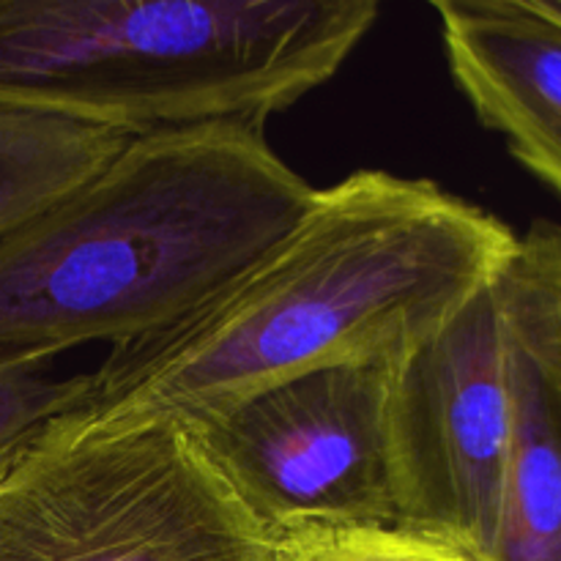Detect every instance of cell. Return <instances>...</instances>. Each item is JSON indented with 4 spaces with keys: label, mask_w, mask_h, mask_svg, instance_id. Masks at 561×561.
Here are the masks:
<instances>
[{
    "label": "cell",
    "mask_w": 561,
    "mask_h": 561,
    "mask_svg": "<svg viewBox=\"0 0 561 561\" xmlns=\"http://www.w3.org/2000/svg\"><path fill=\"white\" fill-rule=\"evenodd\" d=\"M518 241L436 181L356 170L203 310L110 351L82 409L197 416L301 373L400 365L502 279Z\"/></svg>",
    "instance_id": "cell-1"
},
{
    "label": "cell",
    "mask_w": 561,
    "mask_h": 561,
    "mask_svg": "<svg viewBox=\"0 0 561 561\" xmlns=\"http://www.w3.org/2000/svg\"><path fill=\"white\" fill-rule=\"evenodd\" d=\"M316 186L266 126L131 137L0 239V351H110L179 327L255 266Z\"/></svg>",
    "instance_id": "cell-2"
},
{
    "label": "cell",
    "mask_w": 561,
    "mask_h": 561,
    "mask_svg": "<svg viewBox=\"0 0 561 561\" xmlns=\"http://www.w3.org/2000/svg\"><path fill=\"white\" fill-rule=\"evenodd\" d=\"M376 0H0V102L126 137L266 126L327 85Z\"/></svg>",
    "instance_id": "cell-3"
},
{
    "label": "cell",
    "mask_w": 561,
    "mask_h": 561,
    "mask_svg": "<svg viewBox=\"0 0 561 561\" xmlns=\"http://www.w3.org/2000/svg\"><path fill=\"white\" fill-rule=\"evenodd\" d=\"M190 420L77 409L0 460V561H277Z\"/></svg>",
    "instance_id": "cell-4"
},
{
    "label": "cell",
    "mask_w": 561,
    "mask_h": 561,
    "mask_svg": "<svg viewBox=\"0 0 561 561\" xmlns=\"http://www.w3.org/2000/svg\"><path fill=\"white\" fill-rule=\"evenodd\" d=\"M389 362L323 367L184 416L279 540L403 524Z\"/></svg>",
    "instance_id": "cell-5"
},
{
    "label": "cell",
    "mask_w": 561,
    "mask_h": 561,
    "mask_svg": "<svg viewBox=\"0 0 561 561\" xmlns=\"http://www.w3.org/2000/svg\"><path fill=\"white\" fill-rule=\"evenodd\" d=\"M513 425L499 279L398 365L394 438L403 524L455 537L493 561Z\"/></svg>",
    "instance_id": "cell-6"
},
{
    "label": "cell",
    "mask_w": 561,
    "mask_h": 561,
    "mask_svg": "<svg viewBox=\"0 0 561 561\" xmlns=\"http://www.w3.org/2000/svg\"><path fill=\"white\" fill-rule=\"evenodd\" d=\"M513 455L493 561H561V327L535 230L502 274Z\"/></svg>",
    "instance_id": "cell-7"
},
{
    "label": "cell",
    "mask_w": 561,
    "mask_h": 561,
    "mask_svg": "<svg viewBox=\"0 0 561 561\" xmlns=\"http://www.w3.org/2000/svg\"><path fill=\"white\" fill-rule=\"evenodd\" d=\"M433 11L480 124L561 197V22L535 0H436Z\"/></svg>",
    "instance_id": "cell-8"
},
{
    "label": "cell",
    "mask_w": 561,
    "mask_h": 561,
    "mask_svg": "<svg viewBox=\"0 0 561 561\" xmlns=\"http://www.w3.org/2000/svg\"><path fill=\"white\" fill-rule=\"evenodd\" d=\"M131 137L0 102V239L96 173Z\"/></svg>",
    "instance_id": "cell-9"
},
{
    "label": "cell",
    "mask_w": 561,
    "mask_h": 561,
    "mask_svg": "<svg viewBox=\"0 0 561 561\" xmlns=\"http://www.w3.org/2000/svg\"><path fill=\"white\" fill-rule=\"evenodd\" d=\"M53 365L47 351H0V460L91 400V373L55 376Z\"/></svg>",
    "instance_id": "cell-10"
},
{
    "label": "cell",
    "mask_w": 561,
    "mask_h": 561,
    "mask_svg": "<svg viewBox=\"0 0 561 561\" xmlns=\"http://www.w3.org/2000/svg\"><path fill=\"white\" fill-rule=\"evenodd\" d=\"M277 561H491L455 537L411 524L354 526L285 537Z\"/></svg>",
    "instance_id": "cell-11"
},
{
    "label": "cell",
    "mask_w": 561,
    "mask_h": 561,
    "mask_svg": "<svg viewBox=\"0 0 561 561\" xmlns=\"http://www.w3.org/2000/svg\"><path fill=\"white\" fill-rule=\"evenodd\" d=\"M531 230H535L537 241H540L542 257H546L553 305H557V318L561 327V228L559 225L548 222V219H537V222L531 225Z\"/></svg>",
    "instance_id": "cell-12"
},
{
    "label": "cell",
    "mask_w": 561,
    "mask_h": 561,
    "mask_svg": "<svg viewBox=\"0 0 561 561\" xmlns=\"http://www.w3.org/2000/svg\"><path fill=\"white\" fill-rule=\"evenodd\" d=\"M537 5H540L542 14H548L551 20L561 22V0H535Z\"/></svg>",
    "instance_id": "cell-13"
}]
</instances>
